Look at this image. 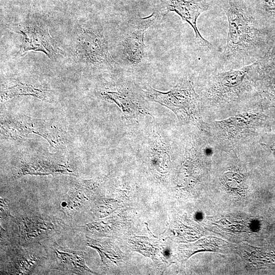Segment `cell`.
Masks as SVG:
<instances>
[{"instance_id": "1", "label": "cell", "mask_w": 275, "mask_h": 275, "mask_svg": "<svg viewBox=\"0 0 275 275\" xmlns=\"http://www.w3.org/2000/svg\"><path fill=\"white\" fill-rule=\"evenodd\" d=\"M218 5L228 23L223 64L235 69L259 61L269 47L274 30L262 23L250 0H219Z\"/></svg>"}, {"instance_id": "2", "label": "cell", "mask_w": 275, "mask_h": 275, "mask_svg": "<svg viewBox=\"0 0 275 275\" xmlns=\"http://www.w3.org/2000/svg\"><path fill=\"white\" fill-rule=\"evenodd\" d=\"M262 68L259 61L235 69L214 74L205 92L206 96L214 102L236 100L258 90Z\"/></svg>"}, {"instance_id": "3", "label": "cell", "mask_w": 275, "mask_h": 275, "mask_svg": "<svg viewBox=\"0 0 275 275\" xmlns=\"http://www.w3.org/2000/svg\"><path fill=\"white\" fill-rule=\"evenodd\" d=\"M143 94L147 99L170 109L179 121L194 122L200 118L198 96L189 79L182 80L166 92L147 86Z\"/></svg>"}, {"instance_id": "4", "label": "cell", "mask_w": 275, "mask_h": 275, "mask_svg": "<svg viewBox=\"0 0 275 275\" xmlns=\"http://www.w3.org/2000/svg\"><path fill=\"white\" fill-rule=\"evenodd\" d=\"M157 18V13L153 12L147 17L134 18L125 25L120 41L125 63L138 65L144 61L146 56L145 35L148 29L155 23Z\"/></svg>"}, {"instance_id": "5", "label": "cell", "mask_w": 275, "mask_h": 275, "mask_svg": "<svg viewBox=\"0 0 275 275\" xmlns=\"http://www.w3.org/2000/svg\"><path fill=\"white\" fill-rule=\"evenodd\" d=\"M74 54L77 62L108 66L117 64L102 32L92 28L84 29L80 33Z\"/></svg>"}, {"instance_id": "6", "label": "cell", "mask_w": 275, "mask_h": 275, "mask_svg": "<svg viewBox=\"0 0 275 275\" xmlns=\"http://www.w3.org/2000/svg\"><path fill=\"white\" fill-rule=\"evenodd\" d=\"M20 32L23 36L21 54L31 50L40 51L52 60H56L63 54V50L51 37L47 27L39 24H32L25 26Z\"/></svg>"}, {"instance_id": "7", "label": "cell", "mask_w": 275, "mask_h": 275, "mask_svg": "<svg viewBox=\"0 0 275 275\" xmlns=\"http://www.w3.org/2000/svg\"><path fill=\"white\" fill-rule=\"evenodd\" d=\"M163 14L174 12L193 28L198 44L202 47L211 48L212 44L202 37L197 27V20L204 12L211 8L210 4L204 2L187 0H162Z\"/></svg>"}, {"instance_id": "8", "label": "cell", "mask_w": 275, "mask_h": 275, "mask_svg": "<svg viewBox=\"0 0 275 275\" xmlns=\"http://www.w3.org/2000/svg\"><path fill=\"white\" fill-rule=\"evenodd\" d=\"M53 268L62 271L74 274H84L92 271L86 265L84 255L80 251L64 249L53 244L47 249Z\"/></svg>"}, {"instance_id": "9", "label": "cell", "mask_w": 275, "mask_h": 275, "mask_svg": "<svg viewBox=\"0 0 275 275\" xmlns=\"http://www.w3.org/2000/svg\"><path fill=\"white\" fill-rule=\"evenodd\" d=\"M16 224L19 228L21 237L25 241H34L43 238L54 229L51 222L39 218H30L28 217L16 218Z\"/></svg>"}, {"instance_id": "10", "label": "cell", "mask_w": 275, "mask_h": 275, "mask_svg": "<svg viewBox=\"0 0 275 275\" xmlns=\"http://www.w3.org/2000/svg\"><path fill=\"white\" fill-rule=\"evenodd\" d=\"M41 258L26 251H17L12 255L9 265V273L31 274L39 265Z\"/></svg>"}, {"instance_id": "11", "label": "cell", "mask_w": 275, "mask_h": 275, "mask_svg": "<svg viewBox=\"0 0 275 275\" xmlns=\"http://www.w3.org/2000/svg\"><path fill=\"white\" fill-rule=\"evenodd\" d=\"M263 120L261 116L244 114L218 122V125L229 135L236 136L251 128L256 121Z\"/></svg>"}, {"instance_id": "12", "label": "cell", "mask_w": 275, "mask_h": 275, "mask_svg": "<svg viewBox=\"0 0 275 275\" xmlns=\"http://www.w3.org/2000/svg\"><path fill=\"white\" fill-rule=\"evenodd\" d=\"M102 95L106 99L117 104L125 118H134L141 114H145L127 91H107L103 92Z\"/></svg>"}, {"instance_id": "13", "label": "cell", "mask_w": 275, "mask_h": 275, "mask_svg": "<svg viewBox=\"0 0 275 275\" xmlns=\"http://www.w3.org/2000/svg\"><path fill=\"white\" fill-rule=\"evenodd\" d=\"M70 172L64 166L48 161L35 160L23 163L20 168L19 174L48 175L56 173Z\"/></svg>"}, {"instance_id": "14", "label": "cell", "mask_w": 275, "mask_h": 275, "mask_svg": "<svg viewBox=\"0 0 275 275\" xmlns=\"http://www.w3.org/2000/svg\"><path fill=\"white\" fill-rule=\"evenodd\" d=\"M258 18L268 29L275 30V0H250Z\"/></svg>"}, {"instance_id": "15", "label": "cell", "mask_w": 275, "mask_h": 275, "mask_svg": "<svg viewBox=\"0 0 275 275\" xmlns=\"http://www.w3.org/2000/svg\"><path fill=\"white\" fill-rule=\"evenodd\" d=\"M258 90L266 99L275 103V69H262Z\"/></svg>"}, {"instance_id": "16", "label": "cell", "mask_w": 275, "mask_h": 275, "mask_svg": "<svg viewBox=\"0 0 275 275\" xmlns=\"http://www.w3.org/2000/svg\"><path fill=\"white\" fill-rule=\"evenodd\" d=\"M17 95H31L41 99H47L49 94L47 91L36 89L32 86L20 84L6 90L2 95V98L3 99L8 100Z\"/></svg>"}, {"instance_id": "17", "label": "cell", "mask_w": 275, "mask_h": 275, "mask_svg": "<svg viewBox=\"0 0 275 275\" xmlns=\"http://www.w3.org/2000/svg\"><path fill=\"white\" fill-rule=\"evenodd\" d=\"M258 61L263 70L275 69V30L273 32L269 47L263 57Z\"/></svg>"}]
</instances>
